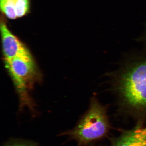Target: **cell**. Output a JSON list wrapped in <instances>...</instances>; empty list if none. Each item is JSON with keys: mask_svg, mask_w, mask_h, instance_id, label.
<instances>
[{"mask_svg": "<svg viewBox=\"0 0 146 146\" xmlns=\"http://www.w3.org/2000/svg\"><path fill=\"white\" fill-rule=\"evenodd\" d=\"M8 146H32L29 145H24V144H16V145H12Z\"/></svg>", "mask_w": 146, "mask_h": 146, "instance_id": "obj_7", "label": "cell"}, {"mask_svg": "<svg viewBox=\"0 0 146 146\" xmlns=\"http://www.w3.org/2000/svg\"><path fill=\"white\" fill-rule=\"evenodd\" d=\"M110 146H146V128L138 124L132 129L124 131Z\"/></svg>", "mask_w": 146, "mask_h": 146, "instance_id": "obj_5", "label": "cell"}, {"mask_svg": "<svg viewBox=\"0 0 146 146\" xmlns=\"http://www.w3.org/2000/svg\"><path fill=\"white\" fill-rule=\"evenodd\" d=\"M5 61L7 68L20 88H23L35 74V66L31 55L18 56Z\"/></svg>", "mask_w": 146, "mask_h": 146, "instance_id": "obj_3", "label": "cell"}, {"mask_svg": "<svg viewBox=\"0 0 146 146\" xmlns=\"http://www.w3.org/2000/svg\"><path fill=\"white\" fill-rule=\"evenodd\" d=\"M120 91L125 102L137 110L146 108V62L137 64L124 74Z\"/></svg>", "mask_w": 146, "mask_h": 146, "instance_id": "obj_2", "label": "cell"}, {"mask_svg": "<svg viewBox=\"0 0 146 146\" xmlns=\"http://www.w3.org/2000/svg\"><path fill=\"white\" fill-rule=\"evenodd\" d=\"M110 129L105 109L98 102L94 101L78 125L65 134L76 140L80 146L104 138L109 133Z\"/></svg>", "mask_w": 146, "mask_h": 146, "instance_id": "obj_1", "label": "cell"}, {"mask_svg": "<svg viewBox=\"0 0 146 146\" xmlns=\"http://www.w3.org/2000/svg\"><path fill=\"white\" fill-rule=\"evenodd\" d=\"M0 31L5 60L31 55L26 46L10 31L3 15L1 16Z\"/></svg>", "mask_w": 146, "mask_h": 146, "instance_id": "obj_4", "label": "cell"}, {"mask_svg": "<svg viewBox=\"0 0 146 146\" xmlns=\"http://www.w3.org/2000/svg\"><path fill=\"white\" fill-rule=\"evenodd\" d=\"M17 18L26 16L30 10V0H12Z\"/></svg>", "mask_w": 146, "mask_h": 146, "instance_id": "obj_6", "label": "cell"}]
</instances>
